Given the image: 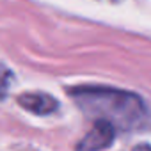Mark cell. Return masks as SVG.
Masks as SVG:
<instances>
[{
	"mask_svg": "<svg viewBox=\"0 0 151 151\" xmlns=\"http://www.w3.org/2000/svg\"><path fill=\"white\" fill-rule=\"evenodd\" d=\"M80 110L94 121H105L116 130H133L144 123L146 105L130 91L103 86H82L69 91Z\"/></svg>",
	"mask_w": 151,
	"mask_h": 151,
	"instance_id": "cell-1",
	"label": "cell"
},
{
	"mask_svg": "<svg viewBox=\"0 0 151 151\" xmlns=\"http://www.w3.org/2000/svg\"><path fill=\"white\" fill-rule=\"evenodd\" d=\"M116 128L105 121H94L93 128L86 133V137L78 142V151H101L114 142Z\"/></svg>",
	"mask_w": 151,
	"mask_h": 151,
	"instance_id": "cell-2",
	"label": "cell"
},
{
	"mask_svg": "<svg viewBox=\"0 0 151 151\" xmlns=\"http://www.w3.org/2000/svg\"><path fill=\"white\" fill-rule=\"evenodd\" d=\"M18 103L22 109L37 114V116H45V114H52L53 110H57L59 103L53 96L46 94V93H25L18 96Z\"/></svg>",
	"mask_w": 151,
	"mask_h": 151,
	"instance_id": "cell-3",
	"label": "cell"
},
{
	"mask_svg": "<svg viewBox=\"0 0 151 151\" xmlns=\"http://www.w3.org/2000/svg\"><path fill=\"white\" fill-rule=\"evenodd\" d=\"M11 78H13V75L11 71L4 66V64H0V98H4L9 86H11Z\"/></svg>",
	"mask_w": 151,
	"mask_h": 151,
	"instance_id": "cell-4",
	"label": "cell"
},
{
	"mask_svg": "<svg viewBox=\"0 0 151 151\" xmlns=\"http://www.w3.org/2000/svg\"><path fill=\"white\" fill-rule=\"evenodd\" d=\"M133 151H151V147L149 146H137Z\"/></svg>",
	"mask_w": 151,
	"mask_h": 151,
	"instance_id": "cell-5",
	"label": "cell"
},
{
	"mask_svg": "<svg viewBox=\"0 0 151 151\" xmlns=\"http://www.w3.org/2000/svg\"><path fill=\"white\" fill-rule=\"evenodd\" d=\"M112 2H117V0H112Z\"/></svg>",
	"mask_w": 151,
	"mask_h": 151,
	"instance_id": "cell-6",
	"label": "cell"
}]
</instances>
